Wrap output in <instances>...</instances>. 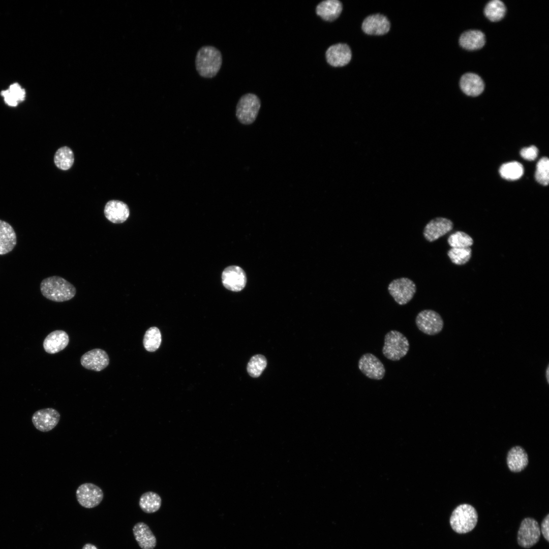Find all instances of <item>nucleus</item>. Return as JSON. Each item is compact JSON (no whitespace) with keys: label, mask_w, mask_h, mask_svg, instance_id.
I'll return each mask as SVG.
<instances>
[{"label":"nucleus","mask_w":549,"mask_h":549,"mask_svg":"<svg viewBox=\"0 0 549 549\" xmlns=\"http://www.w3.org/2000/svg\"><path fill=\"white\" fill-rule=\"evenodd\" d=\"M40 291L46 298L55 302H64L76 295L75 286L64 278L57 276L47 277L40 283Z\"/></svg>","instance_id":"1"},{"label":"nucleus","mask_w":549,"mask_h":549,"mask_svg":"<svg viewBox=\"0 0 549 549\" xmlns=\"http://www.w3.org/2000/svg\"><path fill=\"white\" fill-rule=\"evenodd\" d=\"M222 64V55L217 48L212 46H204L197 51L195 58L196 69L202 77L211 78L220 71Z\"/></svg>","instance_id":"2"},{"label":"nucleus","mask_w":549,"mask_h":549,"mask_svg":"<svg viewBox=\"0 0 549 549\" xmlns=\"http://www.w3.org/2000/svg\"><path fill=\"white\" fill-rule=\"evenodd\" d=\"M476 509L469 504H462L452 511L449 519L452 529L458 534H466L473 530L478 522Z\"/></svg>","instance_id":"3"},{"label":"nucleus","mask_w":549,"mask_h":549,"mask_svg":"<svg viewBox=\"0 0 549 549\" xmlns=\"http://www.w3.org/2000/svg\"><path fill=\"white\" fill-rule=\"evenodd\" d=\"M410 348L407 337L396 330L388 331L384 337L382 353L388 359L399 361L405 357Z\"/></svg>","instance_id":"4"},{"label":"nucleus","mask_w":549,"mask_h":549,"mask_svg":"<svg viewBox=\"0 0 549 549\" xmlns=\"http://www.w3.org/2000/svg\"><path fill=\"white\" fill-rule=\"evenodd\" d=\"M260 101L255 94L249 93L239 100L236 108V116L243 125L252 124L256 119L260 108Z\"/></svg>","instance_id":"5"},{"label":"nucleus","mask_w":549,"mask_h":549,"mask_svg":"<svg viewBox=\"0 0 549 549\" xmlns=\"http://www.w3.org/2000/svg\"><path fill=\"white\" fill-rule=\"evenodd\" d=\"M415 283L409 278L403 277L392 280L388 286V291L399 305L408 303L416 292Z\"/></svg>","instance_id":"6"},{"label":"nucleus","mask_w":549,"mask_h":549,"mask_svg":"<svg viewBox=\"0 0 549 549\" xmlns=\"http://www.w3.org/2000/svg\"><path fill=\"white\" fill-rule=\"evenodd\" d=\"M415 324L420 331L429 336L439 333L444 327V321L441 315L430 309L419 312L415 318Z\"/></svg>","instance_id":"7"},{"label":"nucleus","mask_w":549,"mask_h":549,"mask_svg":"<svg viewBox=\"0 0 549 549\" xmlns=\"http://www.w3.org/2000/svg\"><path fill=\"white\" fill-rule=\"evenodd\" d=\"M540 534L538 522L532 517H526L522 520L518 528L517 542L523 548H530L539 541Z\"/></svg>","instance_id":"8"},{"label":"nucleus","mask_w":549,"mask_h":549,"mask_svg":"<svg viewBox=\"0 0 549 549\" xmlns=\"http://www.w3.org/2000/svg\"><path fill=\"white\" fill-rule=\"evenodd\" d=\"M79 504L86 508H92L102 502L104 494L102 490L92 483H84L80 485L76 492Z\"/></svg>","instance_id":"9"},{"label":"nucleus","mask_w":549,"mask_h":549,"mask_svg":"<svg viewBox=\"0 0 549 549\" xmlns=\"http://www.w3.org/2000/svg\"><path fill=\"white\" fill-rule=\"evenodd\" d=\"M359 370L368 378L380 380L385 375V369L382 361L372 353L363 354L358 362Z\"/></svg>","instance_id":"10"},{"label":"nucleus","mask_w":549,"mask_h":549,"mask_svg":"<svg viewBox=\"0 0 549 549\" xmlns=\"http://www.w3.org/2000/svg\"><path fill=\"white\" fill-rule=\"evenodd\" d=\"M60 418V414L56 410L47 408L36 411L32 416V421L38 430L47 432L57 425Z\"/></svg>","instance_id":"11"},{"label":"nucleus","mask_w":549,"mask_h":549,"mask_svg":"<svg viewBox=\"0 0 549 549\" xmlns=\"http://www.w3.org/2000/svg\"><path fill=\"white\" fill-rule=\"evenodd\" d=\"M453 222L443 217H437L430 220L424 226L423 235L429 242H433L451 231Z\"/></svg>","instance_id":"12"},{"label":"nucleus","mask_w":549,"mask_h":549,"mask_svg":"<svg viewBox=\"0 0 549 549\" xmlns=\"http://www.w3.org/2000/svg\"><path fill=\"white\" fill-rule=\"evenodd\" d=\"M222 280L226 289L234 292H238L246 286L247 277L241 267L232 265L224 270L222 274Z\"/></svg>","instance_id":"13"},{"label":"nucleus","mask_w":549,"mask_h":549,"mask_svg":"<svg viewBox=\"0 0 549 549\" xmlns=\"http://www.w3.org/2000/svg\"><path fill=\"white\" fill-rule=\"evenodd\" d=\"M80 363L84 368L99 372L109 363V358L105 351L96 348L85 353L80 358Z\"/></svg>","instance_id":"14"},{"label":"nucleus","mask_w":549,"mask_h":549,"mask_svg":"<svg viewBox=\"0 0 549 549\" xmlns=\"http://www.w3.org/2000/svg\"><path fill=\"white\" fill-rule=\"evenodd\" d=\"M390 24L388 18L380 14L371 15L367 17L362 23V29L369 35L381 36L386 34L390 29Z\"/></svg>","instance_id":"15"},{"label":"nucleus","mask_w":549,"mask_h":549,"mask_svg":"<svg viewBox=\"0 0 549 549\" xmlns=\"http://www.w3.org/2000/svg\"><path fill=\"white\" fill-rule=\"evenodd\" d=\"M327 63L334 67H343L351 60L352 53L349 46L345 43L330 46L325 53Z\"/></svg>","instance_id":"16"},{"label":"nucleus","mask_w":549,"mask_h":549,"mask_svg":"<svg viewBox=\"0 0 549 549\" xmlns=\"http://www.w3.org/2000/svg\"><path fill=\"white\" fill-rule=\"evenodd\" d=\"M104 212L106 218L114 224H121L127 221L130 216V209L125 202L111 200L106 204Z\"/></svg>","instance_id":"17"},{"label":"nucleus","mask_w":549,"mask_h":549,"mask_svg":"<svg viewBox=\"0 0 549 549\" xmlns=\"http://www.w3.org/2000/svg\"><path fill=\"white\" fill-rule=\"evenodd\" d=\"M69 337L62 330H56L45 338L43 346L45 351L49 354H55L64 350L68 345Z\"/></svg>","instance_id":"18"},{"label":"nucleus","mask_w":549,"mask_h":549,"mask_svg":"<svg viewBox=\"0 0 549 549\" xmlns=\"http://www.w3.org/2000/svg\"><path fill=\"white\" fill-rule=\"evenodd\" d=\"M460 86L464 94L471 97L480 95L484 88V84L481 78L473 73H467L463 75L460 80Z\"/></svg>","instance_id":"19"},{"label":"nucleus","mask_w":549,"mask_h":549,"mask_svg":"<svg viewBox=\"0 0 549 549\" xmlns=\"http://www.w3.org/2000/svg\"><path fill=\"white\" fill-rule=\"evenodd\" d=\"M134 537L142 549H154L157 539L147 525L143 522L136 524L133 528Z\"/></svg>","instance_id":"20"},{"label":"nucleus","mask_w":549,"mask_h":549,"mask_svg":"<svg viewBox=\"0 0 549 549\" xmlns=\"http://www.w3.org/2000/svg\"><path fill=\"white\" fill-rule=\"evenodd\" d=\"M17 243V236L13 227L0 219V255L11 252Z\"/></svg>","instance_id":"21"},{"label":"nucleus","mask_w":549,"mask_h":549,"mask_svg":"<svg viewBox=\"0 0 549 549\" xmlns=\"http://www.w3.org/2000/svg\"><path fill=\"white\" fill-rule=\"evenodd\" d=\"M342 4L338 0H327L320 3L316 9V14L327 21H333L340 15Z\"/></svg>","instance_id":"22"},{"label":"nucleus","mask_w":549,"mask_h":549,"mask_svg":"<svg viewBox=\"0 0 549 549\" xmlns=\"http://www.w3.org/2000/svg\"><path fill=\"white\" fill-rule=\"evenodd\" d=\"M507 464L509 470L512 472H521L528 464V454L522 447L514 446L508 452Z\"/></svg>","instance_id":"23"},{"label":"nucleus","mask_w":549,"mask_h":549,"mask_svg":"<svg viewBox=\"0 0 549 549\" xmlns=\"http://www.w3.org/2000/svg\"><path fill=\"white\" fill-rule=\"evenodd\" d=\"M485 43L484 34L479 30H469L464 32L459 39V44L464 49L475 50L483 47Z\"/></svg>","instance_id":"24"},{"label":"nucleus","mask_w":549,"mask_h":549,"mask_svg":"<svg viewBox=\"0 0 549 549\" xmlns=\"http://www.w3.org/2000/svg\"><path fill=\"white\" fill-rule=\"evenodd\" d=\"M162 499L156 493L147 492L143 494L140 499L139 505L142 511L147 513L157 511L161 507Z\"/></svg>","instance_id":"25"},{"label":"nucleus","mask_w":549,"mask_h":549,"mask_svg":"<svg viewBox=\"0 0 549 549\" xmlns=\"http://www.w3.org/2000/svg\"><path fill=\"white\" fill-rule=\"evenodd\" d=\"M5 103L10 106L15 107L24 100L25 92L17 83L11 85L8 89L1 92Z\"/></svg>","instance_id":"26"},{"label":"nucleus","mask_w":549,"mask_h":549,"mask_svg":"<svg viewBox=\"0 0 549 549\" xmlns=\"http://www.w3.org/2000/svg\"><path fill=\"white\" fill-rule=\"evenodd\" d=\"M74 161V154L70 148L63 146L58 148L54 156V162L56 166L63 170L69 169L73 165Z\"/></svg>","instance_id":"27"},{"label":"nucleus","mask_w":549,"mask_h":549,"mask_svg":"<svg viewBox=\"0 0 549 549\" xmlns=\"http://www.w3.org/2000/svg\"><path fill=\"white\" fill-rule=\"evenodd\" d=\"M506 11V7L502 1L492 0L485 6L484 14L490 21L497 22L503 18Z\"/></svg>","instance_id":"28"},{"label":"nucleus","mask_w":549,"mask_h":549,"mask_svg":"<svg viewBox=\"0 0 549 549\" xmlns=\"http://www.w3.org/2000/svg\"><path fill=\"white\" fill-rule=\"evenodd\" d=\"M499 172L503 178L514 180L521 177L524 173V168L519 162H510L503 164L500 168Z\"/></svg>","instance_id":"29"},{"label":"nucleus","mask_w":549,"mask_h":549,"mask_svg":"<svg viewBox=\"0 0 549 549\" xmlns=\"http://www.w3.org/2000/svg\"><path fill=\"white\" fill-rule=\"evenodd\" d=\"M161 341L160 330L156 327H151L146 331L143 337V344L147 351L154 352L159 348Z\"/></svg>","instance_id":"30"},{"label":"nucleus","mask_w":549,"mask_h":549,"mask_svg":"<svg viewBox=\"0 0 549 549\" xmlns=\"http://www.w3.org/2000/svg\"><path fill=\"white\" fill-rule=\"evenodd\" d=\"M447 242L451 248H467L473 244V238L463 231H458L448 237Z\"/></svg>","instance_id":"31"},{"label":"nucleus","mask_w":549,"mask_h":549,"mask_svg":"<svg viewBox=\"0 0 549 549\" xmlns=\"http://www.w3.org/2000/svg\"><path fill=\"white\" fill-rule=\"evenodd\" d=\"M447 255L451 261L458 265H464L467 263L472 257V249L470 247L467 248H451L447 252Z\"/></svg>","instance_id":"32"},{"label":"nucleus","mask_w":549,"mask_h":549,"mask_svg":"<svg viewBox=\"0 0 549 549\" xmlns=\"http://www.w3.org/2000/svg\"><path fill=\"white\" fill-rule=\"evenodd\" d=\"M266 364L267 361L263 355H255L250 359L248 363V373L253 378L258 377L265 368Z\"/></svg>","instance_id":"33"},{"label":"nucleus","mask_w":549,"mask_h":549,"mask_svg":"<svg viewBox=\"0 0 549 549\" xmlns=\"http://www.w3.org/2000/svg\"><path fill=\"white\" fill-rule=\"evenodd\" d=\"M535 178L540 184L546 186L549 182V160L547 157L541 158L536 165Z\"/></svg>","instance_id":"34"},{"label":"nucleus","mask_w":549,"mask_h":549,"mask_svg":"<svg viewBox=\"0 0 549 549\" xmlns=\"http://www.w3.org/2000/svg\"><path fill=\"white\" fill-rule=\"evenodd\" d=\"M538 152L537 148L535 146L532 145L522 149L520 154L524 159L533 161L537 158Z\"/></svg>","instance_id":"35"},{"label":"nucleus","mask_w":549,"mask_h":549,"mask_svg":"<svg viewBox=\"0 0 549 549\" xmlns=\"http://www.w3.org/2000/svg\"><path fill=\"white\" fill-rule=\"evenodd\" d=\"M544 539L549 542V514L544 517L541 524V530Z\"/></svg>","instance_id":"36"},{"label":"nucleus","mask_w":549,"mask_h":549,"mask_svg":"<svg viewBox=\"0 0 549 549\" xmlns=\"http://www.w3.org/2000/svg\"><path fill=\"white\" fill-rule=\"evenodd\" d=\"M82 549H98V548H97V547L95 545H93L92 544L86 543L83 546Z\"/></svg>","instance_id":"37"},{"label":"nucleus","mask_w":549,"mask_h":549,"mask_svg":"<svg viewBox=\"0 0 549 549\" xmlns=\"http://www.w3.org/2000/svg\"><path fill=\"white\" fill-rule=\"evenodd\" d=\"M548 368H549V367L548 366L547 367L546 370V379H547V381L548 383H549V381H548Z\"/></svg>","instance_id":"38"}]
</instances>
